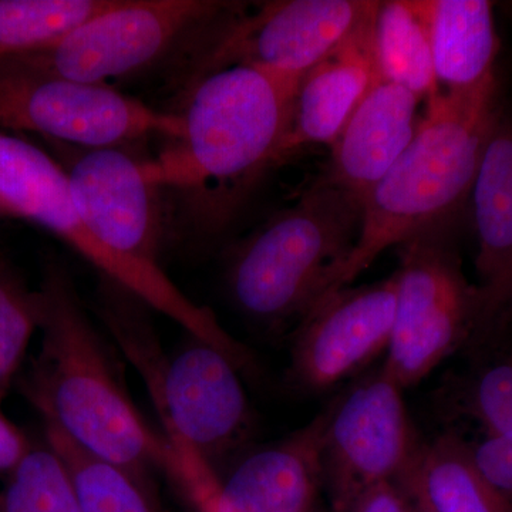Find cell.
<instances>
[{
	"label": "cell",
	"instance_id": "6da1fadb",
	"mask_svg": "<svg viewBox=\"0 0 512 512\" xmlns=\"http://www.w3.org/2000/svg\"><path fill=\"white\" fill-rule=\"evenodd\" d=\"M298 86L255 69L228 66L181 93L184 136L144 167L170 207L173 242L215 241L238 217L291 124Z\"/></svg>",
	"mask_w": 512,
	"mask_h": 512
},
{
	"label": "cell",
	"instance_id": "7a4b0ae2",
	"mask_svg": "<svg viewBox=\"0 0 512 512\" xmlns=\"http://www.w3.org/2000/svg\"><path fill=\"white\" fill-rule=\"evenodd\" d=\"M37 291L42 340L22 387L43 424L93 456L177 481V454L124 389L67 269L47 262Z\"/></svg>",
	"mask_w": 512,
	"mask_h": 512
},
{
	"label": "cell",
	"instance_id": "3957f363",
	"mask_svg": "<svg viewBox=\"0 0 512 512\" xmlns=\"http://www.w3.org/2000/svg\"><path fill=\"white\" fill-rule=\"evenodd\" d=\"M494 93L495 86L470 94L440 92L427 101L412 143L363 201L355 245L319 301L352 285L386 249L450 224L470 198L497 123Z\"/></svg>",
	"mask_w": 512,
	"mask_h": 512
},
{
	"label": "cell",
	"instance_id": "277c9868",
	"mask_svg": "<svg viewBox=\"0 0 512 512\" xmlns=\"http://www.w3.org/2000/svg\"><path fill=\"white\" fill-rule=\"evenodd\" d=\"M252 3L227 0H114L49 45L0 59V70L109 84L170 70L183 86Z\"/></svg>",
	"mask_w": 512,
	"mask_h": 512
},
{
	"label": "cell",
	"instance_id": "5b68a950",
	"mask_svg": "<svg viewBox=\"0 0 512 512\" xmlns=\"http://www.w3.org/2000/svg\"><path fill=\"white\" fill-rule=\"evenodd\" d=\"M362 215V198L326 174L318 178L229 256L227 284L239 311L272 328L299 322L348 258Z\"/></svg>",
	"mask_w": 512,
	"mask_h": 512
},
{
	"label": "cell",
	"instance_id": "8992f818",
	"mask_svg": "<svg viewBox=\"0 0 512 512\" xmlns=\"http://www.w3.org/2000/svg\"><path fill=\"white\" fill-rule=\"evenodd\" d=\"M0 200L18 220L35 222L92 264L100 276L138 296L187 332L231 357L239 367L251 365V352L222 328L217 316L191 301L163 268L138 264L117 255L94 237L70 195L59 161L42 148L20 141L0 163Z\"/></svg>",
	"mask_w": 512,
	"mask_h": 512
},
{
	"label": "cell",
	"instance_id": "52a82bcc",
	"mask_svg": "<svg viewBox=\"0 0 512 512\" xmlns=\"http://www.w3.org/2000/svg\"><path fill=\"white\" fill-rule=\"evenodd\" d=\"M448 231L450 224L436 225L400 245L396 313L382 372L403 390L476 336V286L468 284Z\"/></svg>",
	"mask_w": 512,
	"mask_h": 512
},
{
	"label": "cell",
	"instance_id": "ba28073f",
	"mask_svg": "<svg viewBox=\"0 0 512 512\" xmlns=\"http://www.w3.org/2000/svg\"><path fill=\"white\" fill-rule=\"evenodd\" d=\"M143 382L180 466L220 478L217 468L244 446L252 427L237 363L188 335Z\"/></svg>",
	"mask_w": 512,
	"mask_h": 512
},
{
	"label": "cell",
	"instance_id": "9c48e42d",
	"mask_svg": "<svg viewBox=\"0 0 512 512\" xmlns=\"http://www.w3.org/2000/svg\"><path fill=\"white\" fill-rule=\"evenodd\" d=\"M0 130L100 148L128 147L154 137L177 140L185 124L177 111L154 109L109 84L0 70Z\"/></svg>",
	"mask_w": 512,
	"mask_h": 512
},
{
	"label": "cell",
	"instance_id": "30bf717a",
	"mask_svg": "<svg viewBox=\"0 0 512 512\" xmlns=\"http://www.w3.org/2000/svg\"><path fill=\"white\" fill-rule=\"evenodd\" d=\"M375 0H275L252 3L192 69L181 93L205 74L228 66L255 67L298 86L313 67L369 25Z\"/></svg>",
	"mask_w": 512,
	"mask_h": 512
},
{
	"label": "cell",
	"instance_id": "8fae6325",
	"mask_svg": "<svg viewBox=\"0 0 512 512\" xmlns=\"http://www.w3.org/2000/svg\"><path fill=\"white\" fill-rule=\"evenodd\" d=\"M421 447L403 389L382 369L336 399L322 439L323 487L335 511L348 512L376 485L402 483Z\"/></svg>",
	"mask_w": 512,
	"mask_h": 512
},
{
	"label": "cell",
	"instance_id": "7c38bea8",
	"mask_svg": "<svg viewBox=\"0 0 512 512\" xmlns=\"http://www.w3.org/2000/svg\"><path fill=\"white\" fill-rule=\"evenodd\" d=\"M70 195L84 224L111 251L161 268L173 242L164 190L148 178L144 161L127 147L86 148L55 143Z\"/></svg>",
	"mask_w": 512,
	"mask_h": 512
},
{
	"label": "cell",
	"instance_id": "4fadbf2b",
	"mask_svg": "<svg viewBox=\"0 0 512 512\" xmlns=\"http://www.w3.org/2000/svg\"><path fill=\"white\" fill-rule=\"evenodd\" d=\"M396 272L384 281L340 289L299 320L289 377L303 392H323L386 352L396 313Z\"/></svg>",
	"mask_w": 512,
	"mask_h": 512
},
{
	"label": "cell",
	"instance_id": "5bb4252c",
	"mask_svg": "<svg viewBox=\"0 0 512 512\" xmlns=\"http://www.w3.org/2000/svg\"><path fill=\"white\" fill-rule=\"evenodd\" d=\"M328 409L274 446L245 457L195 505L200 512H313Z\"/></svg>",
	"mask_w": 512,
	"mask_h": 512
},
{
	"label": "cell",
	"instance_id": "9a60e30c",
	"mask_svg": "<svg viewBox=\"0 0 512 512\" xmlns=\"http://www.w3.org/2000/svg\"><path fill=\"white\" fill-rule=\"evenodd\" d=\"M470 198L478 244L473 340L483 343L512 313V120L495 123Z\"/></svg>",
	"mask_w": 512,
	"mask_h": 512
},
{
	"label": "cell",
	"instance_id": "2e32d148",
	"mask_svg": "<svg viewBox=\"0 0 512 512\" xmlns=\"http://www.w3.org/2000/svg\"><path fill=\"white\" fill-rule=\"evenodd\" d=\"M373 22L375 19L298 84L291 124L276 154V167L306 148L332 147L380 79L373 55Z\"/></svg>",
	"mask_w": 512,
	"mask_h": 512
},
{
	"label": "cell",
	"instance_id": "e0dca14e",
	"mask_svg": "<svg viewBox=\"0 0 512 512\" xmlns=\"http://www.w3.org/2000/svg\"><path fill=\"white\" fill-rule=\"evenodd\" d=\"M420 101L397 84L377 80L330 147V180L365 201L412 143Z\"/></svg>",
	"mask_w": 512,
	"mask_h": 512
},
{
	"label": "cell",
	"instance_id": "ac0fdd59",
	"mask_svg": "<svg viewBox=\"0 0 512 512\" xmlns=\"http://www.w3.org/2000/svg\"><path fill=\"white\" fill-rule=\"evenodd\" d=\"M440 92L470 94L495 86L498 55L493 3L423 0Z\"/></svg>",
	"mask_w": 512,
	"mask_h": 512
},
{
	"label": "cell",
	"instance_id": "d6986e66",
	"mask_svg": "<svg viewBox=\"0 0 512 512\" xmlns=\"http://www.w3.org/2000/svg\"><path fill=\"white\" fill-rule=\"evenodd\" d=\"M399 487L429 512H512V505L478 473L470 444L456 434L421 447Z\"/></svg>",
	"mask_w": 512,
	"mask_h": 512
},
{
	"label": "cell",
	"instance_id": "ffe728a7",
	"mask_svg": "<svg viewBox=\"0 0 512 512\" xmlns=\"http://www.w3.org/2000/svg\"><path fill=\"white\" fill-rule=\"evenodd\" d=\"M372 39L380 79L409 90L420 100L429 101L440 93L423 0L380 2Z\"/></svg>",
	"mask_w": 512,
	"mask_h": 512
},
{
	"label": "cell",
	"instance_id": "44dd1931",
	"mask_svg": "<svg viewBox=\"0 0 512 512\" xmlns=\"http://www.w3.org/2000/svg\"><path fill=\"white\" fill-rule=\"evenodd\" d=\"M45 441L63 461L82 512H163L153 477L103 460L43 424Z\"/></svg>",
	"mask_w": 512,
	"mask_h": 512
},
{
	"label": "cell",
	"instance_id": "7402d4cb",
	"mask_svg": "<svg viewBox=\"0 0 512 512\" xmlns=\"http://www.w3.org/2000/svg\"><path fill=\"white\" fill-rule=\"evenodd\" d=\"M114 0H0V59L55 42Z\"/></svg>",
	"mask_w": 512,
	"mask_h": 512
},
{
	"label": "cell",
	"instance_id": "603a6c76",
	"mask_svg": "<svg viewBox=\"0 0 512 512\" xmlns=\"http://www.w3.org/2000/svg\"><path fill=\"white\" fill-rule=\"evenodd\" d=\"M0 512H82L63 461L45 440L5 478Z\"/></svg>",
	"mask_w": 512,
	"mask_h": 512
},
{
	"label": "cell",
	"instance_id": "cb8c5ba5",
	"mask_svg": "<svg viewBox=\"0 0 512 512\" xmlns=\"http://www.w3.org/2000/svg\"><path fill=\"white\" fill-rule=\"evenodd\" d=\"M40 296L0 254V406L19 375L30 340L39 330Z\"/></svg>",
	"mask_w": 512,
	"mask_h": 512
},
{
	"label": "cell",
	"instance_id": "d4e9b609",
	"mask_svg": "<svg viewBox=\"0 0 512 512\" xmlns=\"http://www.w3.org/2000/svg\"><path fill=\"white\" fill-rule=\"evenodd\" d=\"M456 407L487 434L512 436V356L481 366L461 383Z\"/></svg>",
	"mask_w": 512,
	"mask_h": 512
},
{
	"label": "cell",
	"instance_id": "484cf974",
	"mask_svg": "<svg viewBox=\"0 0 512 512\" xmlns=\"http://www.w3.org/2000/svg\"><path fill=\"white\" fill-rule=\"evenodd\" d=\"M470 454L481 477L512 505V436L487 434Z\"/></svg>",
	"mask_w": 512,
	"mask_h": 512
},
{
	"label": "cell",
	"instance_id": "4316f807",
	"mask_svg": "<svg viewBox=\"0 0 512 512\" xmlns=\"http://www.w3.org/2000/svg\"><path fill=\"white\" fill-rule=\"evenodd\" d=\"M348 512H416L412 500L397 484H379L360 495Z\"/></svg>",
	"mask_w": 512,
	"mask_h": 512
},
{
	"label": "cell",
	"instance_id": "83f0119b",
	"mask_svg": "<svg viewBox=\"0 0 512 512\" xmlns=\"http://www.w3.org/2000/svg\"><path fill=\"white\" fill-rule=\"evenodd\" d=\"M33 441L0 412V477L6 478L28 456Z\"/></svg>",
	"mask_w": 512,
	"mask_h": 512
},
{
	"label": "cell",
	"instance_id": "f1b7e54d",
	"mask_svg": "<svg viewBox=\"0 0 512 512\" xmlns=\"http://www.w3.org/2000/svg\"><path fill=\"white\" fill-rule=\"evenodd\" d=\"M13 218L16 217L15 215H13V212L10 211L8 205H6L5 202L0 200V220H13Z\"/></svg>",
	"mask_w": 512,
	"mask_h": 512
},
{
	"label": "cell",
	"instance_id": "f546056e",
	"mask_svg": "<svg viewBox=\"0 0 512 512\" xmlns=\"http://www.w3.org/2000/svg\"><path fill=\"white\" fill-rule=\"evenodd\" d=\"M412 503H413V501H412ZM413 505H414V511H416V512H429V511H427V510H424V508H423V507H420V505H419V504H414V503H413Z\"/></svg>",
	"mask_w": 512,
	"mask_h": 512
}]
</instances>
